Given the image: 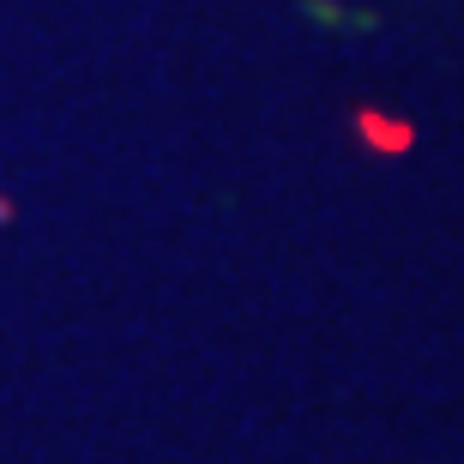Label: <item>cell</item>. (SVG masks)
I'll return each mask as SVG.
<instances>
[{
    "mask_svg": "<svg viewBox=\"0 0 464 464\" xmlns=\"http://www.w3.org/2000/svg\"><path fill=\"white\" fill-rule=\"evenodd\" d=\"M356 127L374 139V151H411V127H404V121H380V115H368V109H362Z\"/></svg>",
    "mask_w": 464,
    "mask_h": 464,
    "instance_id": "1",
    "label": "cell"
}]
</instances>
